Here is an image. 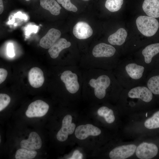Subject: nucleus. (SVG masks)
Here are the masks:
<instances>
[{
    "mask_svg": "<svg viewBox=\"0 0 159 159\" xmlns=\"http://www.w3.org/2000/svg\"><path fill=\"white\" fill-rule=\"evenodd\" d=\"M158 152V148L155 144L143 143L137 148L136 154L139 159H150L155 157Z\"/></svg>",
    "mask_w": 159,
    "mask_h": 159,
    "instance_id": "obj_8",
    "label": "nucleus"
},
{
    "mask_svg": "<svg viewBox=\"0 0 159 159\" xmlns=\"http://www.w3.org/2000/svg\"><path fill=\"white\" fill-rule=\"evenodd\" d=\"M37 154V152L34 150L20 148L16 151L15 158L16 159H32L35 158Z\"/></svg>",
    "mask_w": 159,
    "mask_h": 159,
    "instance_id": "obj_22",
    "label": "nucleus"
},
{
    "mask_svg": "<svg viewBox=\"0 0 159 159\" xmlns=\"http://www.w3.org/2000/svg\"><path fill=\"white\" fill-rule=\"evenodd\" d=\"M61 35L60 31L54 28L50 29L39 42L40 46L44 49L50 48L59 38Z\"/></svg>",
    "mask_w": 159,
    "mask_h": 159,
    "instance_id": "obj_12",
    "label": "nucleus"
},
{
    "mask_svg": "<svg viewBox=\"0 0 159 159\" xmlns=\"http://www.w3.org/2000/svg\"><path fill=\"white\" fill-rule=\"evenodd\" d=\"M84 0V1H88V0Z\"/></svg>",
    "mask_w": 159,
    "mask_h": 159,
    "instance_id": "obj_35",
    "label": "nucleus"
},
{
    "mask_svg": "<svg viewBox=\"0 0 159 159\" xmlns=\"http://www.w3.org/2000/svg\"><path fill=\"white\" fill-rule=\"evenodd\" d=\"M147 113L146 115V117H147Z\"/></svg>",
    "mask_w": 159,
    "mask_h": 159,
    "instance_id": "obj_33",
    "label": "nucleus"
},
{
    "mask_svg": "<svg viewBox=\"0 0 159 159\" xmlns=\"http://www.w3.org/2000/svg\"><path fill=\"white\" fill-rule=\"evenodd\" d=\"M7 70L3 68L0 69V84H1L6 80L7 75Z\"/></svg>",
    "mask_w": 159,
    "mask_h": 159,
    "instance_id": "obj_29",
    "label": "nucleus"
},
{
    "mask_svg": "<svg viewBox=\"0 0 159 159\" xmlns=\"http://www.w3.org/2000/svg\"><path fill=\"white\" fill-rule=\"evenodd\" d=\"M72 117L69 115H66L62 121L61 128L57 135V139L62 142L66 140L69 134H72L74 130L76 125L74 123H72Z\"/></svg>",
    "mask_w": 159,
    "mask_h": 159,
    "instance_id": "obj_9",
    "label": "nucleus"
},
{
    "mask_svg": "<svg viewBox=\"0 0 159 159\" xmlns=\"http://www.w3.org/2000/svg\"><path fill=\"white\" fill-rule=\"evenodd\" d=\"M40 4L52 15H58L60 12L61 7L55 0H40Z\"/></svg>",
    "mask_w": 159,
    "mask_h": 159,
    "instance_id": "obj_20",
    "label": "nucleus"
},
{
    "mask_svg": "<svg viewBox=\"0 0 159 159\" xmlns=\"http://www.w3.org/2000/svg\"><path fill=\"white\" fill-rule=\"evenodd\" d=\"M71 43L64 38L59 39L48 50L50 57L53 59L57 58L60 52L64 49L69 48Z\"/></svg>",
    "mask_w": 159,
    "mask_h": 159,
    "instance_id": "obj_18",
    "label": "nucleus"
},
{
    "mask_svg": "<svg viewBox=\"0 0 159 159\" xmlns=\"http://www.w3.org/2000/svg\"><path fill=\"white\" fill-rule=\"evenodd\" d=\"M136 23L139 31L146 37L154 35L159 26L158 20L154 18L149 16H140L137 19Z\"/></svg>",
    "mask_w": 159,
    "mask_h": 159,
    "instance_id": "obj_5",
    "label": "nucleus"
},
{
    "mask_svg": "<svg viewBox=\"0 0 159 159\" xmlns=\"http://www.w3.org/2000/svg\"><path fill=\"white\" fill-rule=\"evenodd\" d=\"M73 33L75 37L79 39H85L91 37L93 30L90 26L83 21L78 22L74 26Z\"/></svg>",
    "mask_w": 159,
    "mask_h": 159,
    "instance_id": "obj_13",
    "label": "nucleus"
},
{
    "mask_svg": "<svg viewBox=\"0 0 159 159\" xmlns=\"http://www.w3.org/2000/svg\"><path fill=\"white\" fill-rule=\"evenodd\" d=\"M140 53V55L134 58L138 63L145 67L149 72L157 67L154 58L159 53V43L146 46Z\"/></svg>",
    "mask_w": 159,
    "mask_h": 159,
    "instance_id": "obj_4",
    "label": "nucleus"
},
{
    "mask_svg": "<svg viewBox=\"0 0 159 159\" xmlns=\"http://www.w3.org/2000/svg\"><path fill=\"white\" fill-rule=\"evenodd\" d=\"M101 133L100 130L92 124H87L78 126L75 129V135L80 140H84L90 135L96 136Z\"/></svg>",
    "mask_w": 159,
    "mask_h": 159,
    "instance_id": "obj_11",
    "label": "nucleus"
},
{
    "mask_svg": "<svg viewBox=\"0 0 159 159\" xmlns=\"http://www.w3.org/2000/svg\"><path fill=\"white\" fill-rule=\"evenodd\" d=\"M14 16L16 17H18L20 18L26 20L27 19L26 16L24 14H22L20 12H18L14 15Z\"/></svg>",
    "mask_w": 159,
    "mask_h": 159,
    "instance_id": "obj_31",
    "label": "nucleus"
},
{
    "mask_svg": "<svg viewBox=\"0 0 159 159\" xmlns=\"http://www.w3.org/2000/svg\"><path fill=\"white\" fill-rule=\"evenodd\" d=\"M145 85L153 94L159 95V74H156L153 70L149 72Z\"/></svg>",
    "mask_w": 159,
    "mask_h": 159,
    "instance_id": "obj_16",
    "label": "nucleus"
},
{
    "mask_svg": "<svg viewBox=\"0 0 159 159\" xmlns=\"http://www.w3.org/2000/svg\"><path fill=\"white\" fill-rule=\"evenodd\" d=\"M26 1H29V0H25Z\"/></svg>",
    "mask_w": 159,
    "mask_h": 159,
    "instance_id": "obj_34",
    "label": "nucleus"
},
{
    "mask_svg": "<svg viewBox=\"0 0 159 159\" xmlns=\"http://www.w3.org/2000/svg\"><path fill=\"white\" fill-rule=\"evenodd\" d=\"M98 114L103 117L108 123H111L115 120V117L113 110L107 107L103 106L101 107L97 110Z\"/></svg>",
    "mask_w": 159,
    "mask_h": 159,
    "instance_id": "obj_21",
    "label": "nucleus"
},
{
    "mask_svg": "<svg viewBox=\"0 0 159 159\" xmlns=\"http://www.w3.org/2000/svg\"><path fill=\"white\" fill-rule=\"evenodd\" d=\"M11 100L10 97L5 94H0V111L5 108L9 104Z\"/></svg>",
    "mask_w": 159,
    "mask_h": 159,
    "instance_id": "obj_26",
    "label": "nucleus"
},
{
    "mask_svg": "<svg viewBox=\"0 0 159 159\" xmlns=\"http://www.w3.org/2000/svg\"><path fill=\"white\" fill-rule=\"evenodd\" d=\"M21 147L30 150L40 149L42 145L41 139L39 135L34 132L29 134L28 138L23 140L20 143Z\"/></svg>",
    "mask_w": 159,
    "mask_h": 159,
    "instance_id": "obj_14",
    "label": "nucleus"
},
{
    "mask_svg": "<svg viewBox=\"0 0 159 159\" xmlns=\"http://www.w3.org/2000/svg\"><path fill=\"white\" fill-rule=\"evenodd\" d=\"M86 82V87L92 89L95 96L99 99L104 98L107 92L119 94L124 89L113 70L97 69L96 74L89 77Z\"/></svg>",
    "mask_w": 159,
    "mask_h": 159,
    "instance_id": "obj_2",
    "label": "nucleus"
},
{
    "mask_svg": "<svg viewBox=\"0 0 159 159\" xmlns=\"http://www.w3.org/2000/svg\"><path fill=\"white\" fill-rule=\"evenodd\" d=\"M144 125L149 129L159 128V111L155 113L151 117L147 119L145 122Z\"/></svg>",
    "mask_w": 159,
    "mask_h": 159,
    "instance_id": "obj_23",
    "label": "nucleus"
},
{
    "mask_svg": "<svg viewBox=\"0 0 159 159\" xmlns=\"http://www.w3.org/2000/svg\"><path fill=\"white\" fill-rule=\"evenodd\" d=\"M113 72L120 84L127 89L145 85L149 72L132 58L120 59Z\"/></svg>",
    "mask_w": 159,
    "mask_h": 159,
    "instance_id": "obj_1",
    "label": "nucleus"
},
{
    "mask_svg": "<svg viewBox=\"0 0 159 159\" xmlns=\"http://www.w3.org/2000/svg\"><path fill=\"white\" fill-rule=\"evenodd\" d=\"M83 155L77 150H75L71 157L69 158L70 159H82Z\"/></svg>",
    "mask_w": 159,
    "mask_h": 159,
    "instance_id": "obj_30",
    "label": "nucleus"
},
{
    "mask_svg": "<svg viewBox=\"0 0 159 159\" xmlns=\"http://www.w3.org/2000/svg\"><path fill=\"white\" fill-rule=\"evenodd\" d=\"M7 52L8 56L10 57H12L15 56L14 47L12 44L10 43L8 44L7 47Z\"/></svg>",
    "mask_w": 159,
    "mask_h": 159,
    "instance_id": "obj_28",
    "label": "nucleus"
},
{
    "mask_svg": "<svg viewBox=\"0 0 159 159\" xmlns=\"http://www.w3.org/2000/svg\"><path fill=\"white\" fill-rule=\"evenodd\" d=\"M28 79L32 87L35 88H39L42 86L44 82L43 72L38 67L32 68L29 72Z\"/></svg>",
    "mask_w": 159,
    "mask_h": 159,
    "instance_id": "obj_15",
    "label": "nucleus"
},
{
    "mask_svg": "<svg viewBox=\"0 0 159 159\" xmlns=\"http://www.w3.org/2000/svg\"><path fill=\"white\" fill-rule=\"evenodd\" d=\"M142 8L148 16L154 18L159 17V0H145Z\"/></svg>",
    "mask_w": 159,
    "mask_h": 159,
    "instance_id": "obj_17",
    "label": "nucleus"
},
{
    "mask_svg": "<svg viewBox=\"0 0 159 159\" xmlns=\"http://www.w3.org/2000/svg\"><path fill=\"white\" fill-rule=\"evenodd\" d=\"M4 10V6L2 0H0V14L2 13Z\"/></svg>",
    "mask_w": 159,
    "mask_h": 159,
    "instance_id": "obj_32",
    "label": "nucleus"
},
{
    "mask_svg": "<svg viewBox=\"0 0 159 159\" xmlns=\"http://www.w3.org/2000/svg\"><path fill=\"white\" fill-rule=\"evenodd\" d=\"M38 26L35 25L29 26L26 30L25 34L29 35L32 33H36L38 30Z\"/></svg>",
    "mask_w": 159,
    "mask_h": 159,
    "instance_id": "obj_27",
    "label": "nucleus"
},
{
    "mask_svg": "<svg viewBox=\"0 0 159 159\" xmlns=\"http://www.w3.org/2000/svg\"><path fill=\"white\" fill-rule=\"evenodd\" d=\"M127 35L126 30L124 28H120L109 36L108 41L112 45L121 46L125 43Z\"/></svg>",
    "mask_w": 159,
    "mask_h": 159,
    "instance_id": "obj_19",
    "label": "nucleus"
},
{
    "mask_svg": "<svg viewBox=\"0 0 159 159\" xmlns=\"http://www.w3.org/2000/svg\"><path fill=\"white\" fill-rule=\"evenodd\" d=\"M116 52L115 48L112 45L101 43L94 47L92 54L94 57L101 59L99 69L113 70L120 60L119 58L113 57Z\"/></svg>",
    "mask_w": 159,
    "mask_h": 159,
    "instance_id": "obj_3",
    "label": "nucleus"
},
{
    "mask_svg": "<svg viewBox=\"0 0 159 159\" xmlns=\"http://www.w3.org/2000/svg\"><path fill=\"white\" fill-rule=\"evenodd\" d=\"M49 107L47 103L42 100H38L32 102L29 105L25 114L29 118L42 117L46 114Z\"/></svg>",
    "mask_w": 159,
    "mask_h": 159,
    "instance_id": "obj_7",
    "label": "nucleus"
},
{
    "mask_svg": "<svg viewBox=\"0 0 159 159\" xmlns=\"http://www.w3.org/2000/svg\"><path fill=\"white\" fill-rule=\"evenodd\" d=\"M58 3L62 4L66 9L75 12L77 10V7L71 3L70 0H57Z\"/></svg>",
    "mask_w": 159,
    "mask_h": 159,
    "instance_id": "obj_25",
    "label": "nucleus"
},
{
    "mask_svg": "<svg viewBox=\"0 0 159 159\" xmlns=\"http://www.w3.org/2000/svg\"><path fill=\"white\" fill-rule=\"evenodd\" d=\"M123 2V0H107L105 6L110 11L115 12L120 9Z\"/></svg>",
    "mask_w": 159,
    "mask_h": 159,
    "instance_id": "obj_24",
    "label": "nucleus"
},
{
    "mask_svg": "<svg viewBox=\"0 0 159 159\" xmlns=\"http://www.w3.org/2000/svg\"><path fill=\"white\" fill-rule=\"evenodd\" d=\"M60 78L69 93L74 94L79 90L80 87L79 75L74 70H65L62 73Z\"/></svg>",
    "mask_w": 159,
    "mask_h": 159,
    "instance_id": "obj_6",
    "label": "nucleus"
},
{
    "mask_svg": "<svg viewBox=\"0 0 159 159\" xmlns=\"http://www.w3.org/2000/svg\"><path fill=\"white\" fill-rule=\"evenodd\" d=\"M136 148V146L133 144L118 146L110 152L109 156L111 159H126L133 154Z\"/></svg>",
    "mask_w": 159,
    "mask_h": 159,
    "instance_id": "obj_10",
    "label": "nucleus"
}]
</instances>
